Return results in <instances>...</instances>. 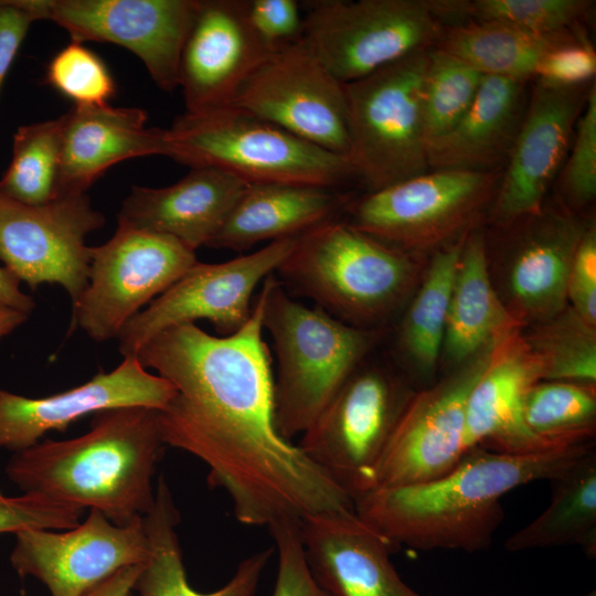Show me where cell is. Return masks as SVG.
Returning <instances> with one entry per match:
<instances>
[{
    "label": "cell",
    "mask_w": 596,
    "mask_h": 596,
    "mask_svg": "<svg viewBox=\"0 0 596 596\" xmlns=\"http://www.w3.org/2000/svg\"><path fill=\"white\" fill-rule=\"evenodd\" d=\"M257 297L248 321L214 337L194 323L164 329L137 352L174 389L159 413L166 446L209 468L246 525L354 510L351 496L275 425L272 358Z\"/></svg>",
    "instance_id": "cell-1"
},
{
    "label": "cell",
    "mask_w": 596,
    "mask_h": 596,
    "mask_svg": "<svg viewBox=\"0 0 596 596\" xmlns=\"http://www.w3.org/2000/svg\"><path fill=\"white\" fill-rule=\"evenodd\" d=\"M593 448L592 443L509 455L475 447L438 478L361 492L353 507L391 547L483 551L503 522L504 494L556 478Z\"/></svg>",
    "instance_id": "cell-2"
},
{
    "label": "cell",
    "mask_w": 596,
    "mask_h": 596,
    "mask_svg": "<svg viewBox=\"0 0 596 596\" xmlns=\"http://www.w3.org/2000/svg\"><path fill=\"white\" fill-rule=\"evenodd\" d=\"M164 447L158 409L108 408L93 414L82 436L14 453L6 473L24 493L96 510L126 526L153 507L152 479Z\"/></svg>",
    "instance_id": "cell-3"
},
{
    "label": "cell",
    "mask_w": 596,
    "mask_h": 596,
    "mask_svg": "<svg viewBox=\"0 0 596 596\" xmlns=\"http://www.w3.org/2000/svg\"><path fill=\"white\" fill-rule=\"evenodd\" d=\"M258 298L262 326L272 337L277 360L275 425L291 441L310 427L361 364L374 336L318 306L297 301L275 273L264 279Z\"/></svg>",
    "instance_id": "cell-4"
},
{
    "label": "cell",
    "mask_w": 596,
    "mask_h": 596,
    "mask_svg": "<svg viewBox=\"0 0 596 596\" xmlns=\"http://www.w3.org/2000/svg\"><path fill=\"white\" fill-rule=\"evenodd\" d=\"M286 289L362 328L387 316L408 290L405 253L334 219L306 232L275 272Z\"/></svg>",
    "instance_id": "cell-5"
},
{
    "label": "cell",
    "mask_w": 596,
    "mask_h": 596,
    "mask_svg": "<svg viewBox=\"0 0 596 596\" xmlns=\"http://www.w3.org/2000/svg\"><path fill=\"white\" fill-rule=\"evenodd\" d=\"M167 157L190 168H215L248 184L334 189L355 177L349 158L232 105L184 113L167 128Z\"/></svg>",
    "instance_id": "cell-6"
},
{
    "label": "cell",
    "mask_w": 596,
    "mask_h": 596,
    "mask_svg": "<svg viewBox=\"0 0 596 596\" xmlns=\"http://www.w3.org/2000/svg\"><path fill=\"white\" fill-rule=\"evenodd\" d=\"M428 50H417L344 84L349 160L354 174L377 191L429 167L422 120Z\"/></svg>",
    "instance_id": "cell-7"
},
{
    "label": "cell",
    "mask_w": 596,
    "mask_h": 596,
    "mask_svg": "<svg viewBox=\"0 0 596 596\" xmlns=\"http://www.w3.org/2000/svg\"><path fill=\"white\" fill-rule=\"evenodd\" d=\"M444 30L432 0H321L304 14L302 39L347 84L434 47Z\"/></svg>",
    "instance_id": "cell-8"
},
{
    "label": "cell",
    "mask_w": 596,
    "mask_h": 596,
    "mask_svg": "<svg viewBox=\"0 0 596 596\" xmlns=\"http://www.w3.org/2000/svg\"><path fill=\"white\" fill-rule=\"evenodd\" d=\"M195 252L173 237L119 224L91 247L88 284L73 306L76 327L96 342L117 338L125 324L195 263Z\"/></svg>",
    "instance_id": "cell-9"
},
{
    "label": "cell",
    "mask_w": 596,
    "mask_h": 596,
    "mask_svg": "<svg viewBox=\"0 0 596 596\" xmlns=\"http://www.w3.org/2000/svg\"><path fill=\"white\" fill-rule=\"evenodd\" d=\"M501 171H427L369 192L349 223L400 252L432 247L466 227L497 193Z\"/></svg>",
    "instance_id": "cell-10"
},
{
    "label": "cell",
    "mask_w": 596,
    "mask_h": 596,
    "mask_svg": "<svg viewBox=\"0 0 596 596\" xmlns=\"http://www.w3.org/2000/svg\"><path fill=\"white\" fill-rule=\"evenodd\" d=\"M413 393L386 372L359 365L298 446L353 498L369 489L372 471Z\"/></svg>",
    "instance_id": "cell-11"
},
{
    "label": "cell",
    "mask_w": 596,
    "mask_h": 596,
    "mask_svg": "<svg viewBox=\"0 0 596 596\" xmlns=\"http://www.w3.org/2000/svg\"><path fill=\"white\" fill-rule=\"evenodd\" d=\"M298 237L275 241L263 248L217 263L196 262L121 329L119 352L135 358L160 331L178 324L210 321L221 337L237 332L251 318L255 288L275 273Z\"/></svg>",
    "instance_id": "cell-12"
},
{
    "label": "cell",
    "mask_w": 596,
    "mask_h": 596,
    "mask_svg": "<svg viewBox=\"0 0 596 596\" xmlns=\"http://www.w3.org/2000/svg\"><path fill=\"white\" fill-rule=\"evenodd\" d=\"M232 106L348 158L344 84L304 39L276 49L245 81Z\"/></svg>",
    "instance_id": "cell-13"
},
{
    "label": "cell",
    "mask_w": 596,
    "mask_h": 596,
    "mask_svg": "<svg viewBox=\"0 0 596 596\" xmlns=\"http://www.w3.org/2000/svg\"><path fill=\"white\" fill-rule=\"evenodd\" d=\"M14 1L34 21L65 29L73 42H108L131 51L162 91L179 87L181 54L199 0Z\"/></svg>",
    "instance_id": "cell-14"
},
{
    "label": "cell",
    "mask_w": 596,
    "mask_h": 596,
    "mask_svg": "<svg viewBox=\"0 0 596 596\" xmlns=\"http://www.w3.org/2000/svg\"><path fill=\"white\" fill-rule=\"evenodd\" d=\"M496 343L441 381L413 393L372 471L368 490L425 482L460 461L467 451V401Z\"/></svg>",
    "instance_id": "cell-15"
},
{
    "label": "cell",
    "mask_w": 596,
    "mask_h": 596,
    "mask_svg": "<svg viewBox=\"0 0 596 596\" xmlns=\"http://www.w3.org/2000/svg\"><path fill=\"white\" fill-rule=\"evenodd\" d=\"M105 224L86 194L42 205L0 192V260L32 289L58 284L76 305L88 284L91 246L86 236Z\"/></svg>",
    "instance_id": "cell-16"
},
{
    "label": "cell",
    "mask_w": 596,
    "mask_h": 596,
    "mask_svg": "<svg viewBox=\"0 0 596 596\" xmlns=\"http://www.w3.org/2000/svg\"><path fill=\"white\" fill-rule=\"evenodd\" d=\"M14 535L11 566L19 576L40 581L51 596H84L119 570L149 557L143 519L120 526L96 510L72 529H29Z\"/></svg>",
    "instance_id": "cell-17"
},
{
    "label": "cell",
    "mask_w": 596,
    "mask_h": 596,
    "mask_svg": "<svg viewBox=\"0 0 596 596\" xmlns=\"http://www.w3.org/2000/svg\"><path fill=\"white\" fill-rule=\"evenodd\" d=\"M275 50L249 24L246 0H199L179 68L185 113L230 106Z\"/></svg>",
    "instance_id": "cell-18"
},
{
    "label": "cell",
    "mask_w": 596,
    "mask_h": 596,
    "mask_svg": "<svg viewBox=\"0 0 596 596\" xmlns=\"http://www.w3.org/2000/svg\"><path fill=\"white\" fill-rule=\"evenodd\" d=\"M588 91L585 85L560 87L536 79L496 193L494 213L499 221L541 213Z\"/></svg>",
    "instance_id": "cell-19"
},
{
    "label": "cell",
    "mask_w": 596,
    "mask_h": 596,
    "mask_svg": "<svg viewBox=\"0 0 596 596\" xmlns=\"http://www.w3.org/2000/svg\"><path fill=\"white\" fill-rule=\"evenodd\" d=\"M173 395V386L148 372L137 358H124L111 372H99L79 386L45 397L0 389V449L22 451L46 433L64 432L81 417L103 409L143 406L160 411Z\"/></svg>",
    "instance_id": "cell-20"
},
{
    "label": "cell",
    "mask_w": 596,
    "mask_h": 596,
    "mask_svg": "<svg viewBox=\"0 0 596 596\" xmlns=\"http://www.w3.org/2000/svg\"><path fill=\"white\" fill-rule=\"evenodd\" d=\"M299 526L310 572L332 596H428L402 579L393 549L355 510L312 514Z\"/></svg>",
    "instance_id": "cell-21"
},
{
    "label": "cell",
    "mask_w": 596,
    "mask_h": 596,
    "mask_svg": "<svg viewBox=\"0 0 596 596\" xmlns=\"http://www.w3.org/2000/svg\"><path fill=\"white\" fill-rule=\"evenodd\" d=\"M541 380L540 363L518 330L499 340L467 401V450L478 447L509 455H529L563 448L543 441L524 419L525 396Z\"/></svg>",
    "instance_id": "cell-22"
},
{
    "label": "cell",
    "mask_w": 596,
    "mask_h": 596,
    "mask_svg": "<svg viewBox=\"0 0 596 596\" xmlns=\"http://www.w3.org/2000/svg\"><path fill=\"white\" fill-rule=\"evenodd\" d=\"M61 119L55 199L86 194L109 167L123 160L167 155V128L147 127L142 109L74 105Z\"/></svg>",
    "instance_id": "cell-23"
},
{
    "label": "cell",
    "mask_w": 596,
    "mask_h": 596,
    "mask_svg": "<svg viewBox=\"0 0 596 596\" xmlns=\"http://www.w3.org/2000/svg\"><path fill=\"white\" fill-rule=\"evenodd\" d=\"M248 183L215 168H191L164 188L134 187L119 224L175 238L194 251L207 246Z\"/></svg>",
    "instance_id": "cell-24"
},
{
    "label": "cell",
    "mask_w": 596,
    "mask_h": 596,
    "mask_svg": "<svg viewBox=\"0 0 596 596\" xmlns=\"http://www.w3.org/2000/svg\"><path fill=\"white\" fill-rule=\"evenodd\" d=\"M525 83L483 75L462 118L450 131L426 145L428 167L501 171L524 115Z\"/></svg>",
    "instance_id": "cell-25"
},
{
    "label": "cell",
    "mask_w": 596,
    "mask_h": 596,
    "mask_svg": "<svg viewBox=\"0 0 596 596\" xmlns=\"http://www.w3.org/2000/svg\"><path fill=\"white\" fill-rule=\"evenodd\" d=\"M340 203L334 189L248 184L207 246L244 251L262 241L299 237L333 220Z\"/></svg>",
    "instance_id": "cell-26"
},
{
    "label": "cell",
    "mask_w": 596,
    "mask_h": 596,
    "mask_svg": "<svg viewBox=\"0 0 596 596\" xmlns=\"http://www.w3.org/2000/svg\"><path fill=\"white\" fill-rule=\"evenodd\" d=\"M180 514L163 477L156 488L151 511L143 518L149 557L135 584L138 596H255L275 549H265L243 558L233 576L210 593L194 589L188 582L177 528Z\"/></svg>",
    "instance_id": "cell-27"
},
{
    "label": "cell",
    "mask_w": 596,
    "mask_h": 596,
    "mask_svg": "<svg viewBox=\"0 0 596 596\" xmlns=\"http://www.w3.org/2000/svg\"><path fill=\"white\" fill-rule=\"evenodd\" d=\"M519 320L497 296L488 270L483 237L466 236L454 280L443 345L460 365L518 330Z\"/></svg>",
    "instance_id": "cell-28"
},
{
    "label": "cell",
    "mask_w": 596,
    "mask_h": 596,
    "mask_svg": "<svg viewBox=\"0 0 596 596\" xmlns=\"http://www.w3.org/2000/svg\"><path fill=\"white\" fill-rule=\"evenodd\" d=\"M582 233L577 223L558 215L536 223L528 233L509 273V289L522 315L543 319L563 311Z\"/></svg>",
    "instance_id": "cell-29"
},
{
    "label": "cell",
    "mask_w": 596,
    "mask_h": 596,
    "mask_svg": "<svg viewBox=\"0 0 596 596\" xmlns=\"http://www.w3.org/2000/svg\"><path fill=\"white\" fill-rule=\"evenodd\" d=\"M549 507L508 538L509 552L577 545L596 556V450L550 480Z\"/></svg>",
    "instance_id": "cell-30"
},
{
    "label": "cell",
    "mask_w": 596,
    "mask_h": 596,
    "mask_svg": "<svg viewBox=\"0 0 596 596\" xmlns=\"http://www.w3.org/2000/svg\"><path fill=\"white\" fill-rule=\"evenodd\" d=\"M573 30L538 34L497 21H471L444 30L435 45L482 75L528 82L551 50L583 39Z\"/></svg>",
    "instance_id": "cell-31"
},
{
    "label": "cell",
    "mask_w": 596,
    "mask_h": 596,
    "mask_svg": "<svg viewBox=\"0 0 596 596\" xmlns=\"http://www.w3.org/2000/svg\"><path fill=\"white\" fill-rule=\"evenodd\" d=\"M466 235L437 253L401 329V344L424 375L443 348L450 297Z\"/></svg>",
    "instance_id": "cell-32"
},
{
    "label": "cell",
    "mask_w": 596,
    "mask_h": 596,
    "mask_svg": "<svg viewBox=\"0 0 596 596\" xmlns=\"http://www.w3.org/2000/svg\"><path fill=\"white\" fill-rule=\"evenodd\" d=\"M528 427L553 447L592 444L596 425L595 386L539 381L524 402Z\"/></svg>",
    "instance_id": "cell-33"
},
{
    "label": "cell",
    "mask_w": 596,
    "mask_h": 596,
    "mask_svg": "<svg viewBox=\"0 0 596 596\" xmlns=\"http://www.w3.org/2000/svg\"><path fill=\"white\" fill-rule=\"evenodd\" d=\"M61 117L18 128L12 159L0 179V192L30 205L55 199L61 158Z\"/></svg>",
    "instance_id": "cell-34"
},
{
    "label": "cell",
    "mask_w": 596,
    "mask_h": 596,
    "mask_svg": "<svg viewBox=\"0 0 596 596\" xmlns=\"http://www.w3.org/2000/svg\"><path fill=\"white\" fill-rule=\"evenodd\" d=\"M483 75L455 55L430 47L422 92V120L426 145L462 118L479 91Z\"/></svg>",
    "instance_id": "cell-35"
},
{
    "label": "cell",
    "mask_w": 596,
    "mask_h": 596,
    "mask_svg": "<svg viewBox=\"0 0 596 596\" xmlns=\"http://www.w3.org/2000/svg\"><path fill=\"white\" fill-rule=\"evenodd\" d=\"M526 342L540 363L542 380L595 386L594 327L573 310L543 327Z\"/></svg>",
    "instance_id": "cell-36"
},
{
    "label": "cell",
    "mask_w": 596,
    "mask_h": 596,
    "mask_svg": "<svg viewBox=\"0 0 596 596\" xmlns=\"http://www.w3.org/2000/svg\"><path fill=\"white\" fill-rule=\"evenodd\" d=\"M589 0H436L440 17L467 15L538 34L571 30L592 9Z\"/></svg>",
    "instance_id": "cell-37"
},
{
    "label": "cell",
    "mask_w": 596,
    "mask_h": 596,
    "mask_svg": "<svg viewBox=\"0 0 596 596\" xmlns=\"http://www.w3.org/2000/svg\"><path fill=\"white\" fill-rule=\"evenodd\" d=\"M45 81L77 106H105L115 94L114 78L103 60L73 41L50 61Z\"/></svg>",
    "instance_id": "cell-38"
},
{
    "label": "cell",
    "mask_w": 596,
    "mask_h": 596,
    "mask_svg": "<svg viewBox=\"0 0 596 596\" xmlns=\"http://www.w3.org/2000/svg\"><path fill=\"white\" fill-rule=\"evenodd\" d=\"M563 192L574 204L590 202L596 194V87L588 91L586 105L576 123L573 149L561 175Z\"/></svg>",
    "instance_id": "cell-39"
},
{
    "label": "cell",
    "mask_w": 596,
    "mask_h": 596,
    "mask_svg": "<svg viewBox=\"0 0 596 596\" xmlns=\"http://www.w3.org/2000/svg\"><path fill=\"white\" fill-rule=\"evenodd\" d=\"M277 552L272 596H332L315 579L308 566L298 520L284 519L267 526Z\"/></svg>",
    "instance_id": "cell-40"
},
{
    "label": "cell",
    "mask_w": 596,
    "mask_h": 596,
    "mask_svg": "<svg viewBox=\"0 0 596 596\" xmlns=\"http://www.w3.org/2000/svg\"><path fill=\"white\" fill-rule=\"evenodd\" d=\"M83 511L42 494L6 496L0 489V534H15L29 529H72L79 524Z\"/></svg>",
    "instance_id": "cell-41"
},
{
    "label": "cell",
    "mask_w": 596,
    "mask_h": 596,
    "mask_svg": "<svg viewBox=\"0 0 596 596\" xmlns=\"http://www.w3.org/2000/svg\"><path fill=\"white\" fill-rule=\"evenodd\" d=\"M246 13L253 30L273 49L302 38L304 14L295 0H246Z\"/></svg>",
    "instance_id": "cell-42"
},
{
    "label": "cell",
    "mask_w": 596,
    "mask_h": 596,
    "mask_svg": "<svg viewBox=\"0 0 596 596\" xmlns=\"http://www.w3.org/2000/svg\"><path fill=\"white\" fill-rule=\"evenodd\" d=\"M596 73V53L583 39L551 50L536 67L538 81L560 87L585 85Z\"/></svg>",
    "instance_id": "cell-43"
},
{
    "label": "cell",
    "mask_w": 596,
    "mask_h": 596,
    "mask_svg": "<svg viewBox=\"0 0 596 596\" xmlns=\"http://www.w3.org/2000/svg\"><path fill=\"white\" fill-rule=\"evenodd\" d=\"M573 311L588 326L596 322V232L583 231L574 251L567 286Z\"/></svg>",
    "instance_id": "cell-44"
},
{
    "label": "cell",
    "mask_w": 596,
    "mask_h": 596,
    "mask_svg": "<svg viewBox=\"0 0 596 596\" xmlns=\"http://www.w3.org/2000/svg\"><path fill=\"white\" fill-rule=\"evenodd\" d=\"M33 17L14 0H0V92Z\"/></svg>",
    "instance_id": "cell-45"
},
{
    "label": "cell",
    "mask_w": 596,
    "mask_h": 596,
    "mask_svg": "<svg viewBox=\"0 0 596 596\" xmlns=\"http://www.w3.org/2000/svg\"><path fill=\"white\" fill-rule=\"evenodd\" d=\"M145 564L131 565L119 570L89 589L84 596H129Z\"/></svg>",
    "instance_id": "cell-46"
},
{
    "label": "cell",
    "mask_w": 596,
    "mask_h": 596,
    "mask_svg": "<svg viewBox=\"0 0 596 596\" xmlns=\"http://www.w3.org/2000/svg\"><path fill=\"white\" fill-rule=\"evenodd\" d=\"M20 283L15 275L0 266V304L30 315L35 302L20 289Z\"/></svg>",
    "instance_id": "cell-47"
},
{
    "label": "cell",
    "mask_w": 596,
    "mask_h": 596,
    "mask_svg": "<svg viewBox=\"0 0 596 596\" xmlns=\"http://www.w3.org/2000/svg\"><path fill=\"white\" fill-rule=\"evenodd\" d=\"M29 318L28 313L9 308H0V340L10 334L21 324H23Z\"/></svg>",
    "instance_id": "cell-48"
},
{
    "label": "cell",
    "mask_w": 596,
    "mask_h": 596,
    "mask_svg": "<svg viewBox=\"0 0 596 596\" xmlns=\"http://www.w3.org/2000/svg\"><path fill=\"white\" fill-rule=\"evenodd\" d=\"M583 596H596V590L593 589V590H589L588 593H586L585 595Z\"/></svg>",
    "instance_id": "cell-49"
},
{
    "label": "cell",
    "mask_w": 596,
    "mask_h": 596,
    "mask_svg": "<svg viewBox=\"0 0 596 596\" xmlns=\"http://www.w3.org/2000/svg\"><path fill=\"white\" fill-rule=\"evenodd\" d=\"M129 596H135L132 593Z\"/></svg>",
    "instance_id": "cell-50"
},
{
    "label": "cell",
    "mask_w": 596,
    "mask_h": 596,
    "mask_svg": "<svg viewBox=\"0 0 596 596\" xmlns=\"http://www.w3.org/2000/svg\"><path fill=\"white\" fill-rule=\"evenodd\" d=\"M3 307V305L0 304V308Z\"/></svg>",
    "instance_id": "cell-51"
}]
</instances>
